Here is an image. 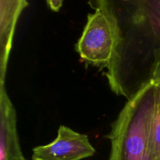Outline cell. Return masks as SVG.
Segmentation results:
<instances>
[{"label": "cell", "mask_w": 160, "mask_h": 160, "mask_svg": "<svg viewBox=\"0 0 160 160\" xmlns=\"http://www.w3.org/2000/svg\"><path fill=\"white\" fill-rule=\"evenodd\" d=\"M156 2V0H91L95 9L107 11L116 17L120 6H130L133 8V17L136 19H146L148 11Z\"/></svg>", "instance_id": "obj_6"}, {"label": "cell", "mask_w": 160, "mask_h": 160, "mask_svg": "<svg viewBox=\"0 0 160 160\" xmlns=\"http://www.w3.org/2000/svg\"><path fill=\"white\" fill-rule=\"evenodd\" d=\"M149 150L152 159L160 160V90L158 88L150 130Z\"/></svg>", "instance_id": "obj_7"}, {"label": "cell", "mask_w": 160, "mask_h": 160, "mask_svg": "<svg viewBox=\"0 0 160 160\" xmlns=\"http://www.w3.org/2000/svg\"><path fill=\"white\" fill-rule=\"evenodd\" d=\"M147 21L152 28L153 32L160 38V0H157L147 15Z\"/></svg>", "instance_id": "obj_8"}, {"label": "cell", "mask_w": 160, "mask_h": 160, "mask_svg": "<svg viewBox=\"0 0 160 160\" xmlns=\"http://www.w3.org/2000/svg\"><path fill=\"white\" fill-rule=\"evenodd\" d=\"M64 0H46L49 9L53 12H58L62 7Z\"/></svg>", "instance_id": "obj_10"}, {"label": "cell", "mask_w": 160, "mask_h": 160, "mask_svg": "<svg viewBox=\"0 0 160 160\" xmlns=\"http://www.w3.org/2000/svg\"><path fill=\"white\" fill-rule=\"evenodd\" d=\"M31 160H32V159H31Z\"/></svg>", "instance_id": "obj_11"}, {"label": "cell", "mask_w": 160, "mask_h": 160, "mask_svg": "<svg viewBox=\"0 0 160 160\" xmlns=\"http://www.w3.org/2000/svg\"><path fill=\"white\" fill-rule=\"evenodd\" d=\"M0 160H27L17 129V113L5 84H0Z\"/></svg>", "instance_id": "obj_4"}, {"label": "cell", "mask_w": 160, "mask_h": 160, "mask_svg": "<svg viewBox=\"0 0 160 160\" xmlns=\"http://www.w3.org/2000/svg\"><path fill=\"white\" fill-rule=\"evenodd\" d=\"M149 80L160 90V45L153 51V63Z\"/></svg>", "instance_id": "obj_9"}, {"label": "cell", "mask_w": 160, "mask_h": 160, "mask_svg": "<svg viewBox=\"0 0 160 160\" xmlns=\"http://www.w3.org/2000/svg\"><path fill=\"white\" fill-rule=\"evenodd\" d=\"M95 153L88 135L61 125L53 142L33 148L31 159L81 160L92 157Z\"/></svg>", "instance_id": "obj_3"}, {"label": "cell", "mask_w": 160, "mask_h": 160, "mask_svg": "<svg viewBox=\"0 0 160 160\" xmlns=\"http://www.w3.org/2000/svg\"><path fill=\"white\" fill-rule=\"evenodd\" d=\"M122 36L119 20L101 9L88 15L87 23L75 50L87 63L107 68L106 77L112 90L117 95H127L120 75Z\"/></svg>", "instance_id": "obj_2"}, {"label": "cell", "mask_w": 160, "mask_h": 160, "mask_svg": "<svg viewBox=\"0 0 160 160\" xmlns=\"http://www.w3.org/2000/svg\"><path fill=\"white\" fill-rule=\"evenodd\" d=\"M157 87L150 80L129 98L106 137L111 142L109 160H152L150 130Z\"/></svg>", "instance_id": "obj_1"}, {"label": "cell", "mask_w": 160, "mask_h": 160, "mask_svg": "<svg viewBox=\"0 0 160 160\" xmlns=\"http://www.w3.org/2000/svg\"><path fill=\"white\" fill-rule=\"evenodd\" d=\"M28 0H0V84H5L16 26Z\"/></svg>", "instance_id": "obj_5"}]
</instances>
